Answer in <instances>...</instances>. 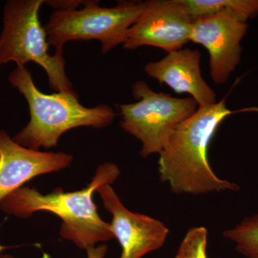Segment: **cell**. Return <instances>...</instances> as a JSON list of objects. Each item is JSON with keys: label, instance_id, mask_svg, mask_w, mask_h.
Wrapping results in <instances>:
<instances>
[{"label": "cell", "instance_id": "obj_1", "mask_svg": "<svg viewBox=\"0 0 258 258\" xmlns=\"http://www.w3.org/2000/svg\"><path fill=\"white\" fill-rule=\"evenodd\" d=\"M244 111L258 112V108L231 111L224 98L211 106L199 107L178 125L159 153L158 161L160 179L172 192L199 195L240 189L215 174L209 162L208 149L222 122L231 114Z\"/></svg>", "mask_w": 258, "mask_h": 258}, {"label": "cell", "instance_id": "obj_2", "mask_svg": "<svg viewBox=\"0 0 258 258\" xmlns=\"http://www.w3.org/2000/svg\"><path fill=\"white\" fill-rule=\"evenodd\" d=\"M120 174L116 164L104 163L98 166L91 182L83 189L64 192L56 189L42 195L35 188L23 186L5 198L0 208L20 218H28L37 212H52L62 220L61 237L86 250L98 242L115 239L110 223L98 215L93 194L102 185L114 183Z\"/></svg>", "mask_w": 258, "mask_h": 258}, {"label": "cell", "instance_id": "obj_3", "mask_svg": "<svg viewBox=\"0 0 258 258\" xmlns=\"http://www.w3.org/2000/svg\"><path fill=\"white\" fill-rule=\"evenodd\" d=\"M10 81L25 97L30 109L28 124L13 137L28 149H51L57 147L61 136L78 127L102 128L111 125L115 111L106 105L88 108L79 101L73 90L46 94L35 86L32 75L25 67H18L10 74Z\"/></svg>", "mask_w": 258, "mask_h": 258}, {"label": "cell", "instance_id": "obj_4", "mask_svg": "<svg viewBox=\"0 0 258 258\" xmlns=\"http://www.w3.org/2000/svg\"><path fill=\"white\" fill-rule=\"evenodd\" d=\"M44 0H13L4 10V28L0 36V66L15 62L18 67L35 62L45 70L50 88L57 92L73 91L66 73L63 51L49 53L50 44L39 13Z\"/></svg>", "mask_w": 258, "mask_h": 258}, {"label": "cell", "instance_id": "obj_5", "mask_svg": "<svg viewBox=\"0 0 258 258\" xmlns=\"http://www.w3.org/2000/svg\"><path fill=\"white\" fill-rule=\"evenodd\" d=\"M146 2L120 1L113 8L86 1L82 9L56 10L44 26L50 45L63 51L66 42L99 40L103 54L124 44L129 29L138 20Z\"/></svg>", "mask_w": 258, "mask_h": 258}, {"label": "cell", "instance_id": "obj_6", "mask_svg": "<svg viewBox=\"0 0 258 258\" xmlns=\"http://www.w3.org/2000/svg\"><path fill=\"white\" fill-rule=\"evenodd\" d=\"M132 93L136 103L118 106L120 125L142 142L140 154L144 158L159 154L178 125L199 108L191 97L178 98L154 92L145 81L134 83Z\"/></svg>", "mask_w": 258, "mask_h": 258}, {"label": "cell", "instance_id": "obj_7", "mask_svg": "<svg viewBox=\"0 0 258 258\" xmlns=\"http://www.w3.org/2000/svg\"><path fill=\"white\" fill-rule=\"evenodd\" d=\"M192 20L180 0H150L129 29L123 48L142 46L162 49L167 53L182 49L189 41Z\"/></svg>", "mask_w": 258, "mask_h": 258}, {"label": "cell", "instance_id": "obj_8", "mask_svg": "<svg viewBox=\"0 0 258 258\" xmlns=\"http://www.w3.org/2000/svg\"><path fill=\"white\" fill-rule=\"evenodd\" d=\"M247 29L245 22L229 10L192 22L189 41L208 50L210 75L216 84L227 82L240 62V42Z\"/></svg>", "mask_w": 258, "mask_h": 258}, {"label": "cell", "instance_id": "obj_9", "mask_svg": "<svg viewBox=\"0 0 258 258\" xmlns=\"http://www.w3.org/2000/svg\"><path fill=\"white\" fill-rule=\"evenodd\" d=\"M96 191L101 196L105 209L112 215L110 225L121 247L119 258H142L164 245L169 231L162 222L131 212L111 184L102 185Z\"/></svg>", "mask_w": 258, "mask_h": 258}, {"label": "cell", "instance_id": "obj_10", "mask_svg": "<svg viewBox=\"0 0 258 258\" xmlns=\"http://www.w3.org/2000/svg\"><path fill=\"white\" fill-rule=\"evenodd\" d=\"M74 160L64 152H44L24 147L0 131V203L30 180L66 169Z\"/></svg>", "mask_w": 258, "mask_h": 258}, {"label": "cell", "instance_id": "obj_11", "mask_svg": "<svg viewBox=\"0 0 258 258\" xmlns=\"http://www.w3.org/2000/svg\"><path fill=\"white\" fill-rule=\"evenodd\" d=\"M200 51L182 48L155 62H148L144 71L161 84L167 85L176 93H188L199 107L217 103L216 93L202 76Z\"/></svg>", "mask_w": 258, "mask_h": 258}, {"label": "cell", "instance_id": "obj_12", "mask_svg": "<svg viewBox=\"0 0 258 258\" xmlns=\"http://www.w3.org/2000/svg\"><path fill=\"white\" fill-rule=\"evenodd\" d=\"M192 21L229 10L246 22L258 13V0H180Z\"/></svg>", "mask_w": 258, "mask_h": 258}, {"label": "cell", "instance_id": "obj_13", "mask_svg": "<svg viewBox=\"0 0 258 258\" xmlns=\"http://www.w3.org/2000/svg\"><path fill=\"white\" fill-rule=\"evenodd\" d=\"M235 244L236 249L247 258H258V214L246 217L238 225L223 232Z\"/></svg>", "mask_w": 258, "mask_h": 258}, {"label": "cell", "instance_id": "obj_14", "mask_svg": "<svg viewBox=\"0 0 258 258\" xmlns=\"http://www.w3.org/2000/svg\"><path fill=\"white\" fill-rule=\"evenodd\" d=\"M208 232L205 227L189 229L180 244L176 258H208Z\"/></svg>", "mask_w": 258, "mask_h": 258}, {"label": "cell", "instance_id": "obj_15", "mask_svg": "<svg viewBox=\"0 0 258 258\" xmlns=\"http://www.w3.org/2000/svg\"><path fill=\"white\" fill-rule=\"evenodd\" d=\"M86 3V1H76V0H72V1H45V3H46L47 5H50V7H52V8H55V9L57 10H74V9H78L80 5H83Z\"/></svg>", "mask_w": 258, "mask_h": 258}, {"label": "cell", "instance_id": "obj_16", "mask_svg": "<svg viewBox=\"0 0 258 258\" xmlns=\"http://www.w3.org/2000/svg\"><path fill=\"white\" fill-rule=\"evenodd\" d=\"M108 251L106 244H101L98 247H89L86 249L88 258H104Z\"/></svg>", "mask_w": 258, "mask_h": 258}, {"label": "cell", "instance_id": "obj_17", "mask_svg": "<svg viewBox=\"0 0 258 258\" xmlns=\"http://www.w3.org/2000/svg\"><path fill=\"white\" fill-rule=\"evenodd\" d=\"M0 258H15L11 254H0Z\"/></svg>", "mask_w": 258, "mask_h": 258}, {"label": "cell", "instance_id": "obj_18", "mask_svg": "<svg viewBox=\"0 0 258 258\" xmlns=\"http://www.w3.org/2000/svg\"><path fill=\"white\" fill-rule=\"evenodd\" d=\"M7 248H8V247H5V246L0 244V252H3V250H5V249H6Z\"/></svg>", "mask_w": 258, "mask_h": 258}]
</instances>
